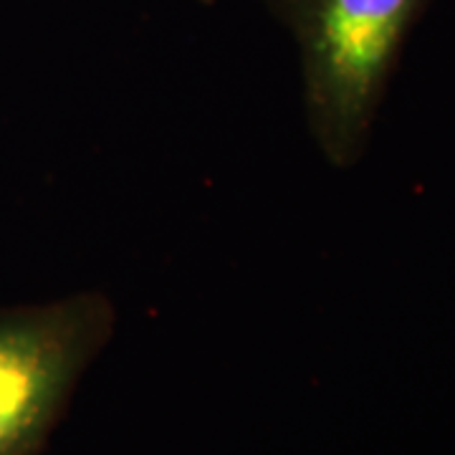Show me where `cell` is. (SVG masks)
Listing matches in <instances>:
<instances>
[{
    "instance_id": "1",
    "label": "cell",
    "mask_w": 455,
    "mask_h": 455,
    "mask_svg": "<svg viewBox=\"0 0 455 455\" xmlns=\"http://www.w3.org/2000/svg\"><path fill=\"white\" fill-rule=\"evenodd\" d=\"M430 0H266L301 51L311 137L334 167H352Z\"/></svg>"
},
{
    "instance_id": "2",
    "label": "cell",
    "mask_w": 455,
    "mask_h": 455,
    "mask_svg": "<svg viewBox=\"0 0 455 455\" xmlns=\"http://www.w3.org/2000/svg\"><path fill=\"white\" fill-rule=\"evenodd\" d=\"M112 326V304L97 291L0 309V455L44 453Z\"/></svg>"
}]
</instances>
